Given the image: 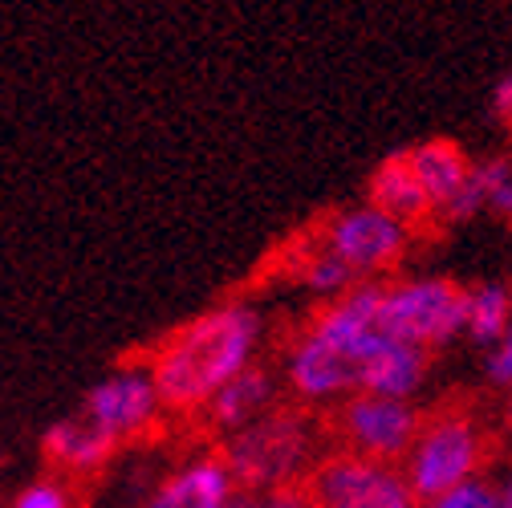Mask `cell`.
<instances>
[{"label":"cell","instance_id":"9a60e30c","mask_svg":"<svg viewBox=\"0 0 512 508\" xmlns=\"http://www.w3.org/2000/svg\"><path fill=\"white\" fill-rule=\"evenodd\" d=\"M407 163L419 175V183H423V192H427L435 216H443L447 208L456 204V196L464 192V183L472 175V159L452 139H427V143L407 147Z\"/></svg>","mask_w":512,"mask_h":508},{"label":"cell","instance_id":"d6986e66","mask_svg":"<svg viewBox=\"0 0 512 508\" xmlns=\"http://www.w3.org/2000/svg\"><path fill=\"white\" fill-rule=\"evenodd\" d=\"M9 508H78V496H74V480L66 476H37L33 484H25Z\"/></svg>","mask_w":512,"mask_h":508},{"label":"cell","instance_id":"30bf717a","mask_svg":"<svg viewBox=\"0 0 512 508\" xmlns=\"http://www.w3.org/2000/svg\"><path fill=\"white\" fill-rule=\"evenodd\" d=\"M309 330L322 342H330L334 350H342L354 366H362V358L382 338H391L387 322H382V281H362L338 301H326L313 313Z\"/></svg>","mask_w":512,"mask_h":508},{"label":"cell","instance_id":"9c48e42d","mask_svg":"<svg viewBox=\"0 0 512 508\" xmlns=\"http://www.w3.org/2000/svg\"><path fill=\"white\" fill-rule=\"evenodd\" d=\"M281 383L293 395V403L305 411L342 407L346 399L358 395V366L305 326L281 358Z\"/></svg>","mask_w":512,"mask_h":508},{"label":"cell","instance_id":"7402d4cb","mask_svg":"<svg viewBox=\"0 0 512 508\" xmlns=\"http://www.w3.org/2000/svg\"><path fill=\"white\" fill-rule=\"evenodd\" d=\"M488 212L512 224V155H492V204Z\"/></svg>","mask_w":512,"mask_h":508},{"label":"cell","instance_id":"4fadbf2b","mask_svg":"<svg viewBox=\"0 0 512 508\" xmlns=\"http://www.w3.org/2000/svg\"><path fill=\"white\" fill-rule=\"evenodd\" d=\"M431 358L427 350L403 342V338H382L358 366V391L362 395H382V399H403L415 403V395L427 383Z\"/></svg>","mask_w":512,"mask_h":508},{"label":"cell","instance_id":"7a4b0ae2","mask_svg":"<svg viewBox=\"0 0 512 508\" xmlns=\"http://www.w3.org/2000/svg\"><path fill=\"white\" fill-rule=\"evenodd\" d=\"M224 460L240 488H305L322 464V431L305 407H277L224 439Z\"/></svg>","mask_w":512,"mask_h":508},{"label":"cell","instance_id":"6da1fadb","mask_svg":"<svg viewBox=\"0 0 512 508\" xmlns=\"http://www.w3.org/2000/svg\"><path fill=\"white\" fill-rule=\"evenodd\" d=\"M265 342V317L248 301H224L191 317L151 354V374L163 407L175 415H204V407L256 366Z\"/></svg>","mask_w":512,"mask_h":508},{"label":"cell","instance_id":"ba28073f","mask_svg":"<svg viewBox=\"0 0 512 508\" xmlns=\"http://www.w3.org/2000/svg\"><path fill=\"white\" fill-rule=\"evenodd\" d=\"M78 411L86 419H94L110 439L135 443L159 427L167 407H163V395L155 387L151 366H118L86 391Z\"/></svg>","mask_w":512,"mask_h":508},{"label":"cell","instance_id":"5bb4252c","mask_svg":"<svg viewBox=\"0 0 512 508\" xmlns=\"http://www.w3.org/2000/svg\"><path fill=\"white\" fill-rule=\"evenodd\" d=\"M281 378L269 370V366H248L240 378H232V383L204 407V419L216 435H236L244 427H252L256 419H265L269 411H277L281 403Z\"/></svg>","mask_w":512,"mask_h":508},{"label":"cell","instance_id":"2e32d148","mask_svg":"<svg viewBox=\"0 0 512 508\" xmlns=\"http://www.w3.org/2000/svg\"><path fill=\"white\" fill-rule=\"evenodd\" d=\"M366 204H374V208H382L387 216L403 220L407 228H411V224H423L427 216H435V208H431V200H427V192H423L419 175H415L411 163H407V151L382 159V163L370 171V179H366Z\"/></svg>","mask_w":512,"mask_h":508},{"label":"cell","instance_id":"ac0fdd59","mask_svg":"<svg viewBox=\"0 0 512 508\" xmlns=\"http://www.w3.org/2000/svg\"><path fill=\"white\" fill-rule=\"evenodd\" d=\"M301 285L309 289V293H317L322 301H338L342 293H350L354 285H362L338 257H330L326 248H313L309 257L301 261Z\"/></svg>","mask_w":512,"mask_h":508},{"label":"cell","instance_id":"3957f363","mask_svg":"<svg viewBox=\"0 0 512 508\" xmlns=\"http://www.w3.org/2000/svg\"><path fill=\"white\" fill-rule=\"evenodd\" d=\"M488 460V431L472 411L447 407L435 415H423V427L403 460V476L411 492L423 500H435L460 484H472L484 476Z\"/></svg>","mask_w":512,"mask_h":508},{"label":"cell","instance_id":"603a6c76","mask_svg":"<svg viewBox=\"0 0 512 508\" xmlns=\"http://www.w3.org/2000/svg\"><path fill=\"white\" fill-rule=\"evenodd\" d=\"M484 378L496 391H512V330L484 350Z\"/></svg>","mask_w":512,"mask_h":508},{"label":"cell","instance_id":"8fae6325","mask_svg":"<svg viewBox=\"0 0 512 508\" xmlns=\"http://www.w3.org/2000/svg\"><path fill=\"white\" fill-rule=\"evenodd\" d=\"M240 484L224 452H196L179 460L159 484L143 496L139 508H232Z\"/></svg>","mask_w":512,"mask_h":508},{"label":"cell","instance_id":"d4e9b609","mask_svg":"<svg viewBox=\"0 0 512 508\" xmlns=\"http://www.w3.org/2000/svg\"><path fill=\"white\" fill-rule=\"evenodd\" d=\"M496 492H500V508H512V476H504L496 484Z\"/></svg>","mask_w":512,"mask_h":508},{"label":"cell","instance_id":"ffe728a7","mask_svg":"<svg viewBox=\"0 0 512 508\" xmlns=\"http://www.w3.org/2000/svg\"><path fill=\"white\" fill-rule=\"evenodd\" d=\"M419 508H500V492L492 480H472V484H460L452 492H443L435 500H423Z\"/></svg>","mask_w":512,"mask_h":508},{"label":"cell","instance_id":"277c9868","mask_svg":"<svg viewBox=\"0 0 512 508\" xmlns=\"http://www.w3.org/2000/svg\"><path fill=\"white\" fill-rule=\"evenodd\" d=\"M382 322L419 350H443L468 330V289L452 277H407L382 285Z\"/></svg>","mask_w":512,"mask_h":508},{"label":"cell","instance_id":"52a82bcc","mask_svg":"<svg viewBox=\"0 0 512 508\" xmlns=\"http://www.w3.org/2000/svg\"><path fill=\"white\" fill-rule=\"evenodd\" d=\"M309 508H419L403 468L334 452L305 480Z\"/></svg>","mask_w":512,"mask_h":508},{"label":"cell","instance_id":"e0dca14e","mask_svg":"<svg viewBox=\"0 0 512 508\" xmlns=\"http://www.w3.org/2000/svg\"><path fill=\"white\" fill-rule=\"evenodd\" d=\"M512 330V285L504 281H480L468 285V330L464 338L480 350L496 346Z\"/></svg>","mask_w":512,"mask_h":508},{"label":"cell","instance_id":"44dd1931","mask_svg":"<svg viewBox=\"0 0 512 508\" xmlns=\"http://www.w3.org/2000/svg\"><path fill=\"white\" fill-rule=\"evenodd\" d=\"M232 508H309L305 488H240Z\"/></svg>","mask_w":512,"mask_h":508},{"label":"cell","instance_id":"8992f818","mask_svg":"<svg viewBox=\"0 0 512 508\" xmlns=\"http://www.w3.org/2000/svg\"><path fill=\"white\" fill-rule=\"evenodd\" d=\"M419 427H423V415L415 403L362 395V391L334 411L338 452H350L374 464H395V468H403Z\"/></svg>","mask_w":512,"mask_h":508},{"label":"cell","instance_id":"5b68a950","mask_svg":"<svg viewBox=\"0 0 512 508\" xmlns=\"http://www.w3.org/2000/svg\"><path fill=\"white\" fill-rule=\"evenodd\" d=\"M407 244L411 228L374 204L338 208L322 224V240H317V248L338 257L358 281H378L382 273H391L407 257Z\"/></svg>","mask_w":512,"mask_h":508},{"label":"cell","instance_id":"7c38bea8","mask_svg":"<svg viewBox=\"0 0 512 508\" xmlns=\"http://www.w3.org/2000/svg\"><path fill=\"white\" fill-rule=\"evenodd\" d=\"M118 448H122V443L110 439V435H106L94 419H86L82 411L49 423L45 435H41V456H45V464H49L57 476H66V480L102 472V468L114 460Z\"/></svg>","mask_w":512,"mask_h":508},{"label":"cell","instance_id":"cb8c5ba5","mask_svg":"<svg viewBox=\"0 0 512 508\" xmlns=\"http://www.w3.org/2000/svg\"><path fill=\"white\" fill-rule=\"evenodd\" d=\"M492 114L504 131H512V70L492 86Z\"/></svg>","mask_w":512,"mask_h":508}]
</instances>
